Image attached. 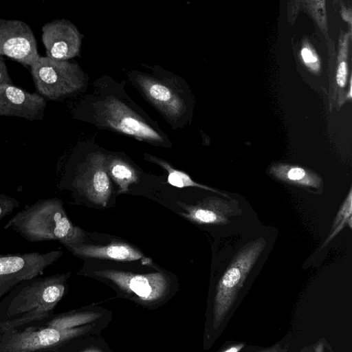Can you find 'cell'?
Instances as JSON below:
<instances>
[{
	"instance_id": "obj_10",
	"label": "cell",
	"mask_w": 352,
	"mask_h": 352,
	"mask_svg": "<svg viewBox=\"0 0 352 352\" xmlns=\"http://www.w3.org/2000/svg\"><path fill=\"white\" fill-rule=\"evenodd\" d=\"M82 38L76 26L67 19L53 20L42 27L46 56L52 59L68 60L78 56Z\"/></svg>"
},
{
	"instance_id": "obj_8",
	"label": "cell",
	"mask_w": 352,
	"mask_h": 352,
	"mask_svg": "<svg viewBox=\"0 0 352 352\" xmlns=\"http://www.w3.org/2000/svg\"><path fill=\"white\" fill-rule=\"evenodd\" d=\"M0 56H6L25 67L39 58L32 28L20 20L0 19Z\"/></svg>"
},
{
	"instance_id": "obj_26",
	"label": "cell",
	"mask_w": 352,
	"mask_h": 352,
	"mask_svg": "<svg viewBox=\"0 0 352 352\" xmlns=\"http://www.w3.org/2000/svg\"><path fill=\"white\" fill-rule=\"evenodd\" d=\"M244 346L243 343L234 344L226 348L221 352H239Z\"/></svg>"
},
{
	"instance_id": "obj_20",
	"label": "cell",
	"mask_w": 352,
	"mask_h": 352,
	"mask_svg": "<svg viewBox=\"0 0 352 352\" xmlns=\"http://www.w3.org/2000/svg\"><path fill=\"white\" fill-rule=\"evenodd\" d=\"M304 352H332L325 340H318L305 349Z\"/></svg>"
},
{
	"instance_id": "obj_3",
	"label": "cell",
	"mask_w": 352,
	"mask_h": 352,
	"mask_svg": "<svg viewBox=\"0 0 352 352\" xmlns=\"http://www.w3.org/2000/svg\"><path fill=\"white\" fill-rule=\"evenodd\" d=\"M129 82L166 120L172 129H180L190 120V89L179 76L156 65L141 63L126 72Z\"/></svg>"
},
{
	"instance_id": "obj_1",
	"label": "cell",
	"mask_w": 352,
	"mask_h": 352,
	"mask_svg": "<svg viewBox=\"0 0 352 352\" xmlns=\"http://www.w3.org/2000/svg\"><path fill=\"white\" fill-rule=\"evenodd\" d=\"M75 119L146 143L169 147L171 142L158 123L127 94L124 82L104 75L72 109Z\"/></svg>"
},
{
	"instance_id": "obj_2",
	"label": "cell",
	"mask_w": 352,
	"mask_h": 352,
	"mask_svg": "<svg viewBox=\"0 0 352 352\" xmlns=\"http://www.w3.org/2000/svg\"><path fill=\"white\" fill-rule=\"evenodd\" d=\"M69 274L36 276L14 286L0 301V329L21 328L52 317Z\"/></svg>"
},
{
	"instance_id": "obj_22",
	"label": "cell",
	"mask_w": 352,
	"mask_h": 352,
	"mask_svg": "<svg viewBox=\"0 0 352 352\" xmlns=\"http://www.w3.org/2000/svg\"><path fill=\"white\" fill-rule=\"evenodd\" d=\"M346 74V65L344 62H342L338 67L337 73V82L340 87L344 86Z\"/></svg>"
},
{
	"instance_id": "obj_6",
	"label": "cell",
	"mask_w": 352,
	"mask_h": 352,
	"mask_svg": "<svg viewBox=\"0 0 352 352\" xmlns=\"http://www.w3.org/2000/svg\"><path fill=\"white\" fill-rule=\"evenodd\" d=\"M266 245L264 238L251 241L232 260L216 287L213 307V326L217 329L232 307L250 272Z\"/></svg>"
},
{
	"instance_id": "obj_9",
	"label": "cell",
	"mask_w": 352,
	"mask_h": 352,
	"mask_svg": "<svg viewBox=\"0 0 352 352\" xmlns=\"http://www.w3.org/2000/svg\"><path fill=\"white\" fill-rule=\"evenodd\" d=\"M108 279L122 290L136 296L141 300L154 302L168 292V278L162 273L135 274L116 270H104L96 272Z\"/></svg>"
},
{
	"instance_id": "obj_5",
	"label": "cell",
	"mask_w": 352,
	"mask_h": 352,
	"mask_svg": "<svg viewBox=\"0 0 352 352\" xmlns=\"http://www.w3.org/2000/svg\"><path fill=\"white\" fill-rule=\"evenodd\" d=\"M30 72L36 93L45 100L56 101L74 96L88 85V75L78 64L69 60L40 56L30 67Z\"/></svg>"
},
{
	"instance_id": "obj_24",
	"label": "cell",
	"mask_w": 352,
	"mask_h": 352,
	"mask_svg": "<svg viewBox=\"0 0 352 352\" xmlns=\"http://www.w3.org/2000/svg\"><path fill=\"white\" fill-rule=\"evenodd\" d=\"M301 54L305 63L307 65L314 64L317 62V58L313 54L312 52L307 48H303Z\"/></svg>"
},
{
	"instance_id": "obj_18",
	"label": "cell",
	"mask_w": 352,
	"mask_h": 352,
	"mask_svg": "<svg viewBox=\"0 0 352 352\" xmlns=\"http://www.w3.org/2000/svg\"><path fill=\"white\" fill-rule=\"evenodd\" d=\"M352 228V188H350L348 195L340 206L334 221L331 226L330 232L323 243L321 248L326 246L337 236L341 230L346 226Z\"/></svg>"
},
{
	"instance_id": "obj_4",
	"label": "cell",
	"mask_w": 352,
	"mask_h": 352,
	"mask_svg": "<svg viewBox=\"0 0 352 352\" xmlns=\"http://www.w3.org/2000/svg\"><path fill=\"white\" fill-rule=\"evenodd\" d=\"M31 242L58 241L69 250L83 244L85 232L73 224L58 198L38 199L25 206L4 226Z\"/></svg>"
},
{
	"instance_id": "obj_7",
	"label": "cell",
	"mask_w": 352,
	"mask_h": 352,
	"mask_svg": "<svg viewBox=\"0 0 352 352\" xmlns=\"http://www.w3.org/2000/svg\"><path fill=\"white\" fill-rule=\"evenodd\" d=\"M107 154L94 151L79 165L72 186L90 201L106 206L111 194V184L106 166Z\"/></svg>"
},
{
	"instance_id": "obj_23",
	"label": "cell",
	"mask_w": 352,
	"mask_h": 352,
	"mask_svg": "<svg viewBox=\"0 0 352 352\" xmlns=\"http://www.w3.org/2000/svg\"><path fill=\"white\" fill-rule=\"evenodd\" d=\"M19 283L20 282L18 280H10L0 284V299L2 298L14 286H15Z\"/></svg>"
},
{
	"instance_id": "obj_15",
	"label": "cell",
	"mask_w": 352,
	"mask_h": 352,
	"mask_svg": "<svg viewBox=\"0 0 352 352\" xmlns=\"http://www.w3.org/2000/svg\"><path fill=\"white\" fill-rule=\"evenodd\" d=\"M269 173L280 181L309 191L313 190L315 193H320L324 188L323 180L320 175L299 166L274 164L270 167Z\"/></svg>"
},
{
	"instance_id": "obj_21",
	"label": "cell",
	"mask_w": 352,
	"mask_h": 352,
	"mask_svg": "<svg viewBox=\"0 0 352 352\" xmlns=\"http://www.w3.org/2000/svg\"><path fill=\"white\" fill-rule=\"evenodd\" d=\"M12 83L3 58L0 56V84Z\"/></svg>"
},
{
	"instance_id": "obj_25",
	"label": "cell",
	"mask_w": 352,
	"mask_h": 352,
	"mask_svg": "<svg viewBox=\"0 0 352 352\" xmlns=\"http://www.w3.org/2000/svg\"><path fill=\"white\" fill-rule=\"evenodd\" d=\"M287 349L283 348L282 346L280 344H275L271 347L262 349L261 351H256V352H286Z\"/></svg>"
},
{
	"instance_id": "obj_16",
	"label": "cell",
	"mask_w": 352,
	"mask_h": 352,
	"mask_svg": "<svg viewBox=\"0 0 352 352\" xmlns=\"http://www.w3.org/2000/svg\"><path fill=\"white\" fill-rule=\"evenodd\" d=\"M106 166L109 176L119 187V193L127 192L129 186L138 180L135 169L118 155L107 154Z\"/></svg>"
},
{
	"instance_id": "obj_17",
	"label": "cell",
	"mask_w": 352,
	"mask_h": 352,
	"mask_svg": "<svg viewBox=\"0 0 352 352\" xmlns=\"http://www.w3.org/2000/svg\"><path fill=\"white\" fill-rule=\"evenodd\" d=\"M144 156L145 159H146L147 160L158 164L159 166H160L162 168L166 170L168 173L167 182H168L169 184H170L173 186L180 188L185 187H197L202 188L206 190H209L217 193L219 195L223 196L224 197L231 199L230 196L223 192H221V191L217 189L197 183L196 182L193 181L192 179L187 173L174 168L166 161L161 158H159L154 155H151L148 153H145Z\"/></svg>"
},
{
	"instance_id": "obj_12",
	"label": "cell",
	"mask_w": 352,
	"mask_h": 352,
	"mask_svg": "<svg viewBox=\"0 0 352 352\" xmlns=\"http://www.w3.org/2000/svg\"><path fill=\"white\" fill-rule=\"evenodd\" d=\"M47 100L37 93H31L12 83L0 84V116L42 120Z\"/></svg>"
},
{
	"instance_id": "obj_13",
	"label": "cell",
	"mask_w": 352,
	"mask_h": 352,
	"mask_svg": "<svg viewBox=\"0 0 352 352\" xmlns=\"http://www.w3.org/2000/svg\"><path fill=\"white\" fill-rule=\"evenodd\" d=\"M185 212L181 214L199 224L226 225L230 218L241 216L242 208L236 199H226L217 196L206 197L195 205L178 202Z\"/></svg>"
},
{
	"instance_id": "obj_11",
	"label": "cell",
	"mask_w": 352,
	"mask_h": 352,
	"mask_svg": "<svg viewBox=\"0 0 352 352\" xmlns=\"http://www.w3.org/2000/svg\"><path fill=\"white\" fill-rule=\"evenodd\" d=\"M62 254L60 250L0 254V284L10 280L21 282L38 276Z\"/></svg>"
},
{
	"instance_id": "obj_19",
	"label": "cell",
	"mask_w": 352,
	"mask_h": 352,
	"mask_svg": "<svg viewBox=\"0 0 352 352\" xmlns=\"http://www.w3.org/2000/svg\"><path fill=\"white\" fill-rule=\"evenodd\" d=\"M19 206V201L14 197L0 194V221Z\"/></svg>"
},
{
	"instance_id": "obj_14",
	"label": "cell",
	"mask_w": 352,
	"mask_h": 352,
	"mask_svg": "<svg viewBox=\"0 0 352 352\" xmlns=\"http://www.w3.org/2000/svg\"><path fill=\"white\" fill-rule=\"evenodd\" d=\"M70 251L77 256L108 259L117 261H142L144 265H148L152 260L145 257L138 250L124 243H111L105 246L80 245Z\"/></svg>"
}]
</instances>
